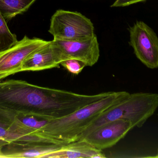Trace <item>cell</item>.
<instances>
[{"instance_id":"6da1fadb","label":"cell","mask_w":158,"mask_h":158,"mask_svg":"<svg viewBox=\"0 0 158 158\" xmlns=\"http://www.w3.org/2000/svg\"><path fill=\"white\" fill-rule=\"evenodd\" d=\"M112 92L80 94L38 86L22 80L8 79L0 82V107L30 112L51 120L70 115Z\"/></svg>"},{"instance_id":"7a4b0ae2","label":"cell","mask_w":158,"mask_h":158,"mask_svg":"<svg viewBox=\"0 0 158 158\" xmlns=\"http://www.w3.org/2000/svg\"><path fill=\"white\" fill-rule=\"evenodd\" d=\"M127 92H113L109 96L60 118L51 120L40 134L69 143L78 141L85 128L105 110L130 96Z\"/></svg>"},{"instance_id":"3957f363","label":"cell","mask_w":158,"mask_h":158,"mask_svg":"<svg viewBox=\"0 0 158 158\" xmlns=\"http://www.w3.org/2000/svg\"><path fill=\"white\" fill-rule=\"evenodd\" d=\"M158 108V93L130 94L126 99L110 107L99 115L85 128L79 140L101 125L117 120L129 121L134 128H142Z\"/></svg>"},{"instance_id":"277c9868","label":"cell","mask_w":158,"mask_h":158,"mask_svg":"<svg viewBox=\"0 0 158 158\" xmlns=\"http://www.w3.org/2000/svg\"><path fill=\"white\" fill-rule=\"evenodd\" d=\"M49 32L53 40L73 41L94 36V27L91 20L77 12L59 9L52 16Z\"/></svg>"},{"instance_id":"5b68a950","label":"cell","mask_w":158,"mask_h":158,"mask_svg":"<svg viewBox=\"0 0 158 158\" xmlns=\"http://www.w3.org/2000/svg\"><path fill=\"white\" fill-rule=\"evenodd\" d=\"M129 44L137 58L150 69L158 68V37L154 30L142 21L128 28Z\"/></svg>"},{"instance_id":"8992f818","label":"cell","mask_w":158,"mask_h":158,"mask_svg":"<svg viewBox=\"0 0 158 158\" xmlns=\"http://www.w3.org/2000/svg\"><path fill=\"white\" fill-rule=\"evenodd\" d=\"M48 41L38 38L31 39L25 35L11 48L0 53V81L21 72L26 58Z\"/></svg>"},{"instance_id":"52a82bcc","label":"cell","mask_w":158,"mask_h":158,"mask_svg":"<svg viewBox=\"0 0 158 158\" xmlns=\"http://www.w3.org/2000/svg\"><path fill=\"white\" fill-rule=\"evenodd\" d=\"M65 60L75 59L85 66H93L97 63L100 56L99 44L96 35L91 38L73 41L53 40Z\"/></svg>"},{"instance_id":"ba28073f","label":"cell","mask_w":158,"mask_h":158,"mask_svg":"<svg viewBox=\"0 0 158 158\" xmlns=\"http://www.w3.org/2000/svg\"><path fill=\"white\" fill-rule=\"evenodd\" d=\"M133 128L129 121L117 120L101 125L80 140L102 150L116 145Z\"/></svg>"},{"instance_id":"9c48e42d","label":"cell","mask_w":158,"mask_h":158,"mask_svg":"<svg viewBox=\"0 0 158 158\" xmlns=\"http://www.w3.org/2000/svg\"><path fill=\"white\" fill-rule=\"evenodd\" d=\"M64 58L58 47L49 41L46 44L38 48L24 60L21 71H40L59 67Z\"/></svg>"},{"instance_id":"30bf717a","label":"cell","mask_w":158,"mask_h":158,"mask_svg":"<svg viewBox=\"0 0 158 158\" xmlns=\"http://www.w3.org/2000/svg\"><path fill=\"white\" fill-rule=\"evenodd\" d=\"M62 146L47 143L14 142L0 149V158H44L48 154L60 149Z\"/></svg>"},{"instance_id":"8fae6325","label":"cell","mask_w":158,"mask_h":158,"mask_svg":"<svg viewBox=\"0 0 158 158\" xmlns=\"http://www.w3.org/2000/svg\"><path fill=\"white\" fill-rule=\"evenodd\" d=\"M102 150L97 149L83 140H78L66 144L48 154L44 158H105Z\"/></svg>"},{"instance_id":"7c38bea8","label":"cell","mask_w":158,"mask_h":158,"mask_svg":"<svg viewBox=\"0 0 158 158\" xmlns=\"http://www.w3.org/2000/svg\"><path fill=\"white\" fill-rule=\"evenodd\" d=\"M37 0H0V12L4 18L10 20L27 11Z\"/></svg>"},{"instance_id":"4fadbf2b","label":"cell","mask_w":158,"mask_h":158,"mask_svg":"<svg viewBox=\"0 0 158 158\" xmlns=\"http://www.w3.org/2000/svg\"><path fill=\"white\" fill-rule=\"evenodd\" d=\"M18 41L16 35L10 31L5 19L0 12V53L11 48Z\"/></svg>"},{"instance_id":"5bb4252c","label":"cell","mask_w":158,"mask_h":158,"mask_svg":"<svg viewBox=\"0 0 158 158\" xmlns=\"http://www.w3.org/2000/svg\"><path fill=\"white\" fill-rule=\"evenodd\" d=\"M14 142H24L20 135L11 131L9 125L0 117V149Z\"/></svg>"},{"instance_id":"9a60e30c","label":"cell","mask_w":158,"mask_h":158,"mask_svg":"<svg viewBox=\"0 0 158 158\" xmlns=\"http://www.w3.org/2000/svg\"><path fill=\"white\" fill-rule=\"evenodd\" d=\"M64 68L69 72L75 75H78L81 72L85 65L79 60L75 59H69L61 63Z\"/></svg>"},{"instance_id":"2e32d148","label":"cell","mask_w":158,"mask_h":158,"mask_svg":"<svg viewBox=\"0 0 158 158\" xmlns=\"http://www.w3.org/2000/svg\"><path fill=\"white\" fill-rule=\"evenodd\" d=\"M147 1L148 0H116L111 6V7H124Z\"/></svg>"},{"instance_id":"e0dca14e","label":"cell","mask_w":158,"mask_h":158,"mask_svg":"<svg viewBox=\"0 0 158 158\" xmlns=\"http://www.w3.org/2000/svg\"><path fill=\"white\" fill-rule=\"evenodd\" d=\"M148 157L158 158V149L157 150V152L156 155V156H154Z\"/></svg>"}]
</instances>
